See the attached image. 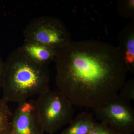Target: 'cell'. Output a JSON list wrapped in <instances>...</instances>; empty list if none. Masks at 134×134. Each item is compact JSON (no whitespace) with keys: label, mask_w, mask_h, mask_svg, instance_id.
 I'll list each match as a JSON object with an SVG mask.
<instances>
[{"label":"cell","mask_w":134,"mask_h":134,"mask_svg":"<svg viewBox=\"0 0 134 134\" xmlns=\"http://www.w3.org/2000/svg\"><path fill=\"white\" fill-rule=\"evenodd\" d=\"M24 41L42 44L57 51L71 42L70 34L62 21L42 16L31 20L23 31Z\"/></svg>","instance_id":"4"},{"label":"cell","mask_w":134,"mask_h":134,"mask_svg":"<svg viewBox=\"0 0 134 134\" xmlns=\"http://www.w3.org/2000/svg\"><path fill=\"white\" fill-rule=\"evenodd\" d=\"M5 61L0 57V89L2 88L5 71Z\"/></svg>","instance_id":"14"},{"label":"cell","mask_w":134,"mask_h":134,"mask_svg":"<svg viewBox=\"0 0 134 134\" xmlns=\"http://www.w3.org/2000/svg\"><path fill=\"white\" fill-rule=\"evenodd\" d=\"M12 116L8 103L2 98H0V134H11Z\"/></svg>","instance_id":"10"},{"label":"cell","mask_w":134,"mask_h":134,"mask_svg":"<svg viewBox=\"0 0 134 134\" xmlns=\"http://www.w3.org/2000/svg\"><path fill=\"white\" fill-rule=\"evenodd\" d=\"M11 119L15 134H44L35 100H28L18 104Z\"/></svg>","instance_id":"6"},{"label":"cell","mask_w":134,"mask_h":134,"mask_svg":"<svg viewBox=\"0 0 134 134\" xmlns=\"http://www.w3.org/2000/svg\"><path fill=\"white\" fill-rule=\"evenodd\" d=\"M54 62L58 90L73 105L92 109L118 95L129 72L118 47L94 40L71 41Z\"/></svg>","instance_id":"1"},{"label":"cell","mask_w":134,"mask_h":134,"mask_svg":"<svg viewBox=\"0 0 134 134\" xmlns=\"http://www.w3.org/2000/svg\"><path fill=\"white\" fill-rule=\"evenodd\" d=\"M134 1H126L119 2L118 11L121 15L127 18H132L134 16Z\"/></svg>","instance_id":"12"},{"label":"cell","mask_w":134,"mask_h":134,"mask_svg":"<svg viewBox=\"0 0 134 134\" xmlns=\"http://www.w3.org/2000/svg\"><path fill=\"white\" fill-rule=\"evenodd\" d=\"M34 100L45 133H55L74 119V105L58 90L50 89Z\"/></svg>","instance_id":"3"},{"label":"cell","mask_w":134,"mask_h":134,"mask_svg":"<svg viewBox=\"0 0 134 134\" xmlns=\"http://www.w3.org/2000/svg\"><path fill=\"white\" fill-rule=\"evenodd\" d=\"M11 134H15L14 132V131L13 130H12V133H11Z\"/></svg>","instance_id":"15"},{"label":"cell","mask_w":134,"mask_h":134,"mask_svg":"<svg viewBox=\"0 0 134 134\" xmlns=\"http://www.w3.org/2000/svg\"><path fill=\"white\" fill-rule=\"evenodd\" d=\"M97 122L92 114L83 112L74 119L61 134H89Z\"/></svg>","instance_id":"9"},{"label":"cell","mask_w":134,"mask_h":134,"mask_svg":"<svg viewBox=\"0 0 134 134\" xmlns=\"http://www.w3.org/2000/svg\"><path fill=\"white\" fill-rule=\"evenodd\" d=\"M96 118L100 122L120 134L134 132V110L131 102L118 94L112 100L93 108Z\"/></svg>","instance_id":"5"},{"label":"cell","mask_w":134,"mask_h":134,"mask_svg":"<svg viewBox=\"0 0 134 134\" xmlns=\"http://www.w3.org/2000/svg\"><path fill=\"white\" fill-rule=\"evenodd\" d=\"M23 52L30 59L40 65L47 66L54 62L57 51L42 44L24 41L20 47Z\"/></svg>","instance_id":"8"},{"label":"cell","mask_w":134,"mask_h":134,"mask_svg":"<svg viewBox=\"0 0 134 134\" xmlns=\"http://www.w3.org/2000/svg\"><path fill=\"white\" fill-rule=\"evenodd\" d=\"M5 64L2 89V98L7 103L19 104L50 90L47 66L30 59L20 47L9 54Z\"/></svg>","instance_id":"2"},{"label":"cell","mask_w":134,"mask_h":134,"mask_svg":"<svg viewBox=\"0 0 134 134\" xmlns=\"http://www.w3.org/2000/svg\"><path fill=\"white\" fill-rule=\"evenodd\" d=\"M119 95L122 98L131 102L134 100V80L125 81L119 92Z\"/></svg>","instance_id":"11"},{"label":"cell","mask_w":134,"mask_h":134,"mask_svg":"<svg viewBox=\"0 0 134 134\" xmlns=\"http://www.w3.org/2000/svg\"><path fill=\"white\" fill-rule=\"evenodd\" d=\"M119 46L129 72H134V23L131 22L120 32Z\"/></svg>","instance_id":"7"},{"label":"cell","mask_w":134,"mask_h":134,"mask_svg":"<svg viewBox=\"0 0 134 134\" xmlns=\"http://www.w3.org/2000/svg\"><path fill=\"white\" fill-rule=\"evenodd\" d=\"M89 134H120L102 122H97Z\"/></svg>","instance_id":"13"}]
</instances>
